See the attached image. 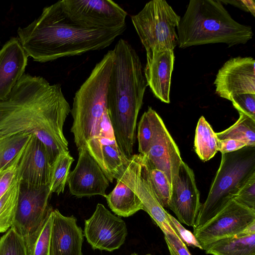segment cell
I'll list each match as a JSON object with an SVG mask.
<instances>
[{
	"instance_id": "cell-16",
	"label": "cell",
	"mask_w": 255,
	"mask_h": 255,
	"mask_svg": "<svg viewBox=\"0 0 255 255\" xmlns=\"http://www.w3.org/2000/svg\"><path fill=\"white\" fill-rule=\"evenodd\" d=\"M78 151V162L67 181L71 194L78 198L94 195L105 197L109 180L85 147Z\"/></svg>"
},
{
	"instance_id": "cell-31",
	"label": "cell",
	"mask_w": 255,
	"mask_h": 255,
	"mask_svg": "<svg viewBox=\"0 0 255 255\" xmlns=\"http://www.w3.org/2000/svg\"><path fill=\"white\" fill-rule=\"evenodd\" d=\"M154 110L149 107L142 115L138 126V151L144 155L148 148L153 132V115Z\"/></svg>"
},
{
	"instance_id": "cell-1",
	"label": "cell",
	"mask_w": 255,
	"mask_h": 255,
	"mask_svg": "<svg viewBox=\"0 0 255 255\" xmlns=\"http://www.w3.org/2000/svg\"><path fill=\"white\" fill-rule=\"evenodd\" d=\"M71 113L60 84L24 74L7 97L0 101V139L15 134L35 135L52 164L69 151L63 126Z\"/></svg>"
},
{
	"instance_id": "cell-15",
	"label": "cell",
	"mask_w": 255,
	"mask_h": 255,
	"mask_svg": "<svg viewBox=\"0 0 255 255\" xmlns=\"http://www.w3.org/2000/svg\"><path fill=\"white\" fill-rule=\"evenodd\" d=\"M153 119V135L144 155L156 168L165 173L172 186L183 160L178 146L161 117L155 111Z\"/></svg>"
},
{
	"instance_id": "cell-21",
	"label": "cell",
	"mask_w": 255,
	"mask_h": 255,
	"mask_svg": "<svg viewBox=\"0 0 255 255\" xmlns=\"http://www.w3.org/2000/svg\"><path fill=\"white\" fill-rule=\"evenodd\" d=\"M204 251L212 255H255V224L238 235L210 244Z\"/></svg>"
},
{
	"instance_id": "cell-2",
	"label": "cell",
	"mask_w": 255,
	"mask_h": 255,
	"mask_svg": "<svg viewBox=\"0 0 255 255\" xmlns=\"http://www.w3.org/2000/svg\"><path fill=\"white\" fill-rule=\"evenodd\" d=\"M126 28V25L114 29L81 27L66 16L57 1L44 7L38 18L17 31L27 55L44 63L104 49Z\"/></svg>"
},
{
	"instance_id": "cell-10",
	"label": "cell",
	"mask_w": 255,
	"mask_h": 255,
	"mask_svg": "<svg viewBox=\"0 0 255 255\" xmlns=\"http://www.w3.org/2000/svg\"><path fill=\"white\" fill-rule=\"evenodd\" d=\"M51 194L49 185L29 186L20 184L16 213L11 227L24 241L41 227L53 209L48 205Z\"/></svg>"
},
{
	"instance_id": "cell-4",
	"label": "cell",
	"mask_w": 255,
	"mask_h": 255,
	"mask_svg": "<svg viewBox=\"0 0 255 255\" xmlns=\"http://www.w3.org/2000/svg\"><path fill=\"white\" fill-rule=\"evenodd\" d=\"M176 29L180 48L218 43L231 47L254 35L252 27L234 19L218 0H190Z\"/></svg>"
},
{
	"instance_id": "cell-7",
	"label": "cell",
	"mask_w": 255,
	"mask_h": 255,
	"mask_svg": "<svg viewBox=\"0 0 255 255\" xmlns=\"http://www.w3.org/2000/svg\"><path fill=\"white\" fill-rule=\"evenodd\" d=\"M180 18L164 0L150 1L131 16L146 53L159 48H175L178 45L176 29Z\"/></svg>"
},
{
	"instance_id": "cell-35",
	"label": "cell",
	"mask_w": 255,
	"mask_h": 255,
	"mask_svg": "<svg viewBox=\"0 0 255 255\" xmlns=\"http://www.w3.org/2000/svg\"><path fill=\"white\" fill-rule=\"evenodd\" d=\"M165 240L170 255H192L185 244L178 235L175 227L169 230H163Z\"/></svg>"
},
{
	"instance_id": "cell-14",
	"label": "cell",
	"mask_w": 255,
	"mask_h": 255,
	"mask_svg": "<svg viewBox=\"0 0 255 255\" xmlns=\"http://www.w3.org/2000/svg\"><path fill=\"white\" fill-rule=\"evenodd\" d=\"M201 204L194 172L183 161L171 186L168 208L181 223L193 228Z\"/></svg>"
},
{
	"instance_id": "cell-27",
	"label": "cell",
	"mask_w": 255,
	"mask_h": 255,
	"mask_svg": "<svg viewBox=\"0 0 255 255\" xmlns=\"http://www.w3.org/2000/svg\"><path fill=\"white\" fill-rule=\"evenodd\" d=\"M74 160L69 150L59 155L52 163L49 185L52 193L59 195L64 192L71 166Z\"/></svg>"
},
{
	"instance_id": "cell-22",
	"label": "cell",
	"mask_w": 255,
	"mask_h": 255,
	"mask_svg": "<svg viewBox=\"0 0 255 255\" xmlns=\"http://www.w3.org/2000/svg\"><path fill=\"white\" fill-rule=\"evenodd\" d=\"M113 190L105 197L111 210L118 216L128 217L142 210L137 196L120 178Z\"/></svg>"
},
{
	"instance_id": "cell-11",
	"label": "cell",
	"mask_w": 255,
	"mask_h": 255,
	"mask_svg": "<svg viewBox=\"0 0 255 255\" xmlns=\"http://www.w3.org/2000/svg\"><path fill=\"white\" fill-rule=\"evenodd\" d=\"M128 235L125 222L98 203L92 216L85 220L84 235L93 250L113 252L125 243Z\"/></svg>"
},
{
	"instance_id": "cell-20",
	"label": "cell",
	"mask_w": 255,
	"mask_h": 255,
	"mask_svg": "<svg viewBox=\"0 0 255 255\" xmlns=\"http://www.w3.org/2000/svg\"><path fill=\"white\" fill-rule=\"evenodd\" d=\"M28 57L17 37H11L0 50V101L24 74Z\"/></svg>"
},
{
	"instance_id": "cell-32",
	"label": "cell",
	"mask_w": 255,
	"mask_h": 255,
	"mask_svg": "<svg viewBox=\"0 0 255 255\" xmlns=\"http://www.w3.org/2000/svg\"><path fill=\"white\" fill-rule=\"evenodd\" d=\"M23 148L8 165L0 170V198L6 192L16 177L17 166Z\"/></svg>"
},
{
	"instance_id": "cell-5",
	"label": "cell",
	"mask_w": 255,
	"mask_h": 255,
	"mask_svg": "<svg viewBox=\"0 0 255 255\" xmlns=\"http://www.w3.org/2000/svg\"><path fill=\"white\" fill-rule=\"evenodd\" d=\"M113 55L111 50L104 55L75 94L70 130L78 149L85 147L87 141L99 134L108 115L107 96Z\"/></svg>"
},
{
	"instance_id": "cell-9",
	"label": "cell",
	"mask_w": 255,
	"mask_h": 255,
	"mask_svg": "<svg viewBox=\"0 0 255 255\" xmlns=\"http://www.w3.org/2000/svg\"><path fill=\"white\" fill-rule=\"evenodd\" d=\"M254 224L255 210L233 199L204 225L193 229V234L204 250L210 244L243 232Z\"/></svg>"
},
{
	"instance_id": "cell-28",
	"label": "cell",
	"mask_w": 255,
	"mask_h": 255,
	"mask_svg": "<svg viewBox=\"0 0 255 255\" xmlns=\"http://www.w3.org/2000/svg\"><path fill=\"white\" fill-rule=\"evenodd\" d=\"M150 181L156 197L164 208H168L171 194V185L165 173L156 168L146 156Z\"/></svg>"
},
{
	"instance_id": "cell-30",
	"label": "cell",
	"mask_w": 255,
	"mask_h": 255,
	"mask_svg": "<svg viewBox=\"0 0 255 255\" xmlns=\"http://www.w3.org/2000/svg\"><path fill=\"white\" fill-rule=\"evenodd\" d=\"M0 255H26L23 238L11 227L0 238Z\"/></svg>"
},
{
	"instance_id": "cell-25",
	"label": "cell",
	"mask_w": 255,
	"mask_h": 255,
	"mask_svg": "<svg viewBox=\"0 0 255 255\" xmlns=\"http://www.w3.org/2000/svg\"><path fill=\"white\" fill-rule=\"evenodd\" d=\"M20 179L17 176L6 192L0 198V233L7 231L12 224L17 205Z\"/></svg>"
},
{
	"instance_id": "cell-23",
	"label": "cell",
	"mask_w": 255,
	"mask_h": 255,
	"mask_svg": "<svg viewBox=\"0 0 255 255\" xmlns=\"http://www.w3.org/2000/svg\"><path fill=\"white\" fill-rule=\"evenodd\" d=\"M219 140L211 126L203 116L198 120L194 138L195 150L203 161L214 156L219 151Z\"/></svg>"
},
{
	"instance_id": "cell-34",
	"label": "cell",
	"mask_w": 255,
	"mask_h": 255,
	"mask_svg": "<svg viewBox=\"0 0 255 255\" xmlns=\"http://www.w3.org/2000/svg\"><path fill=\"white\" fill-rule=\"evenodd\" d=\"M234 108L255 121V94L244 93L234 95L231 100Z\"/></svg>"
},
{
	"instance_id": "cell-12",
	"label": "cell",
	"mask_w": 255,
	"mask_h": 255,
	"mask_svg": "<svg viewBox=\"0 0 255 255\" xmlns=\"http://www.w3.org/2000/svg\"><path fill=\"white\" fill-rule=\"evenodd\" d=\"M86 148L98 163L102 171L112 183L123 173L129 159L120 148L109 119L105 118L100 132L89 139Z\"/></svg>"
},
{
	"instance_id": "cell-36",
	"label": "cell",
	"mask_w": 255,
	"mask_h": 255,
	"mask_svg": "<svg viewBox=\"0 0 255 255\" xmlns=\"http://www.w3.org/2000/svg\"><path fill=\"white\" fill-rule=\"evenodd\" d=\"M168 216L174 225L178 235L182 241L188 245L194 248H198L202 250L201 247L197 242L193 233L185 229L182 225L172 216L168 213Z\"/></svg>"
},
{
	"instance_id": "cell-33",
	"label": "cell",
	"mask_w": 255,
	"mask_h": 255,
	"mask_svg": "<svg viewBox=\"0 0 255 255\" xmlns=\"http://www.w3.org/2000/svg\"><path fill=\"white\" fill-rule=\"evenodd\" d=\"M233 199L240 204L255 210V174L244 183Z\"/></svg>"
},
{
	"instance_id": "cell-24",
	"label": "cell",
	"mask_w": 255,
	"mask_h": 255,
	"mask_svg": "<svg viewBox=\"0 0 255 255\" xmlns=\"http://www.w3.org/2000/svg\"><path fill=\"white\" fill-rule=\"evenodd\" d=\"M237 122L227 129L216 133L219 140L234 139L247 146H255V121L241 113Z\"/></svg>"
},
{
	"instance_id": "cell-6",
	"label": "cell",
	"mask_w": 255,
	"mask_h": 255,
	"mask_svg": "<svg viewBox=\"0 0 255 255\" xmlns=\"http://www.w3.org/2000/svg\"><path fill=\"white\" fill-rule=\"evenodd\" d=\"M255 174V146L222 153L220 166L205 202L201 204L193 229L216 215L232 200L241 187Z\"/></svg>"
},
{
	"instance_id": "cell-17",
	"label": "cell",
	"mask_w": 255,
	"mask_h": 255,
	"mask_svg": "<svg viewBox=\"0 0 255 255\" xmlns=\"http://www.w3.org/2000/svg\"><path fill=\"white\" fill-rule=\"evenodd\" d=\"M52 164L46 147L34 134L24 146L17 170L21 184L29 186L49 185Z\"/></svg>"
},
{
	"instance_id": "cell-18",
	"label": "cell",
	"mask_w": 255,
	"mask_h": 255,
	"mask_svg": "<svg viewBox=\"0 0 255 255\" xmlns=\"http://www.w3.org/2000/svg\"><path fill=\"white\" fill-rule=\"evenodd\" d=\"M175 55L173 50L159 48L146 53L144 75L147 86L161 102L170 103V92Z\"/></svg>"
},
{
	"instance_id": "cell-39",
	"label": "cell",
	"mask_w": 255,
	"mask_h": 255,
	"mask_svg": "<svg viewBox=\"0 0 255 255\" xmlns=\"http://www.w3.org/2000/svg\"><path fill=\"white\" fill-rule=\"evenodd\" d=\"M130 255H138V254L134 253H132V254H130ZM151 255V254H146V255Z\"/></svg>"
},
{
	"instance_id": "cell-38",
	"label": "cell",
	"mask_w": 255,
	"mask_h": 255,
	"mask_svg": "<svg viewBox=\"0 0 255 255\" xmlns=\"http://www.w3.org/2000/svg\"><path fill=\"white\" fill-rule=\"evenodd\" d=\"M222 3H229L246 12H250L255 16V2L253 0H220Z\"/></svg>"
},
{
	"instance_id": "cell-19",
	"label": "cell",
	"mask_w": 255,
	"mask_h": 255,
	"mask_svg": "<svg viewBox=\"0 0 255 255\" xmlns=\"http://www.w3.org/2000/svg\"><path fill=\"white\" fill-rule=\"evenodd\" d=\"M50 255H83L84 234L73 215L65 216L53 209Z\"/></svg>"
},
{
	"instance_id": "cell-29",
	"label": "cell",
	"mask_w": 255,
	"mask_h": 255,
	"mask_svg": "<svg viewBox=\"0 0 255 255\" xmlns=\"http://www.w3.org/2000/svg\"><path fill=\"white\" fill-rule=\"evenodd\" d=\"M31 134H15L0 139V170L8 165L26 145Z\"/></svg>"
},
{
	"instance_id": "cell-13",
	"label": "cell",
	"mask_w": 255,
	"mask_h": 255,
	"mask_svg": "<svg viewBox=\"0 0 255 255\" xmlns=\"http://www.w3.org/2000/svg\"><path fill=\"white\" fill-rule=\"evenodd\" d=\"M255 60L236 57L227 60L218 70L214 84L216 93L231 101L238 94H255Z\"/></svg>"
},
{
	"instance_id": "cell-3",
	"label": "cell",
	"mask_w": 255,
	"mask_h": 255,
	"mask_svg": "<svg viewBox=\"0 0 255 255\" xmlns=\"http://www.w3.org/2000/svg\"><path fill=\"white\" fill-rule=\"evenodd\" d=\"M113 51L107 112L116 141L129 159L132 155L137 116L147 84L139 57L127 41L120 39Z\"/></svg>"
},
{
	"instance_id": "cell-37",
	"label": "cell",
	"mask_w": 255,
	"mask_h": 255,
	"mask_svg": "<svg viewBox=\"0 0 255 255\" xmlns=\"http://www.w3.org/2000/svg\"><path fill=\"white\" fill-rule=\"evenodd\" d=\"M246 145L245 143L231 139L219 140V151L222 153H229L237 151Z\"/></svg>"
},
{
	"instance_id": "cell-8",
	"label": "cell",
	"mask_w": 255,
	"mask_h": 255,
	"mask_svg": "<svg viewBox=\"0 0 255 255\" xmlns=\"http://www.w3.org/2000/svg\"><path fill=\"white\" fill-rule=\"evenodd\" d=\"M61 9L72 22L87 29H114L126 25L127 12L111 0H62Z\"/></svg>"
},
{
	"instance_id": "cell-26",
	"label": "cell",
	"mask_w": 255,
	"mask_h": 255,
	"mask_svg": "<svg viewBox=\"0 0 255 255\" xmlns=\"http://www.w3.org/2000/svg\"><path fill=\"white\" fill-rule=\"evenodd\" d=\"M53 209L41 227L25 241L26 255H50V242Z\"/></svg>"
}]
</instances>
